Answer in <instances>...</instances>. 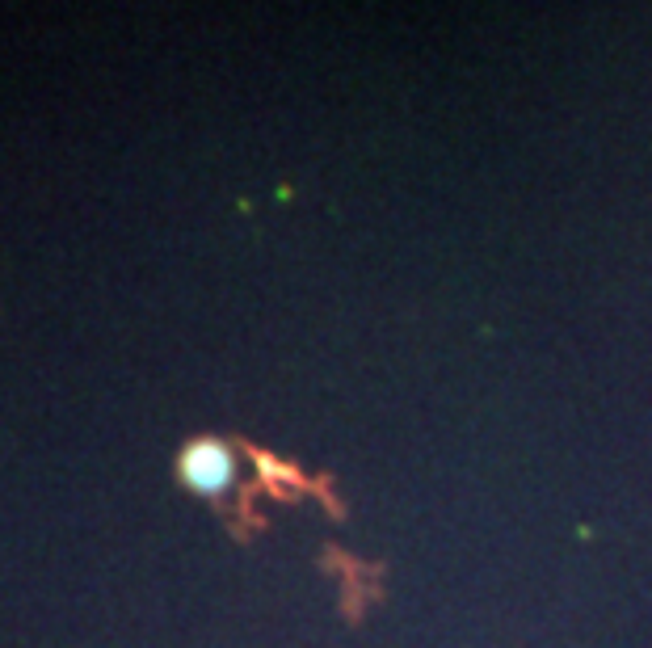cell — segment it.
I'll return each mask as SVG.
<instances>
[{"instance_id":"1","label":"cell","mask_w":652,"mask_h":648,"mask_svg":"<svg viewBox=\"0 0 652 648\" xmlns=\"http://www.w3.org/2000/svg\"><path fill=\"white\" fill-rule=\"evenodd\" d=\"M232 476H236L232 455H228V447H219V442H194V447L181 455V480L202 497L223 493L232 484Z\"/></svg>"}]
</instances>
